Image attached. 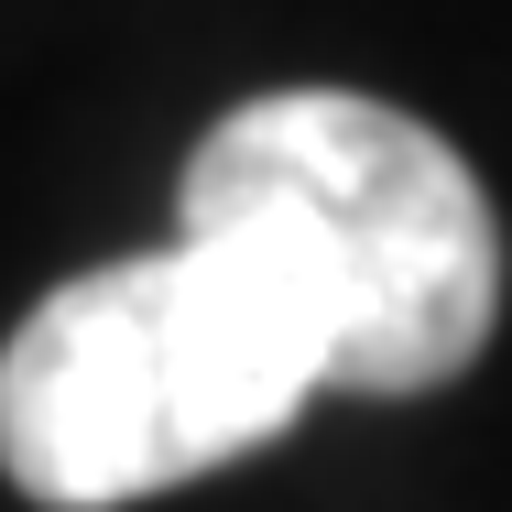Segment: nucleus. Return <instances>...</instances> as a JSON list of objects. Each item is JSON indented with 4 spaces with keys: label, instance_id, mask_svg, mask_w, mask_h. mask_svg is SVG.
<instances>
[{
    "label": "nucleus",
    "instance_id": "nucleus-2",
    "mask_svg": "<svg viewBox=\"0 0 512 512\" xmlns=\"http://www.w3.org/2000/svg\"><path fill=\"white\" fill-rule=\"evenodd\" d=\"M327 382L316 327L251 262L175 240L55 284L0 349V469L55 512L175 491L284 436Z\"/></svg>",
    "mask_w": 512,
    "mask_h": 512
},
{
    "label": "nucleus",
    "instance_id": "nucleus-1",
    "mask_svg": "<svg viewBox=\"0 0 512 512\" xmlns=\"http://www.w3.org/2000/svg\"><path fill=\"white\" fill-rule=\"evenodd\" d=\"M186 240L251 262L306 316L338 393H436L502 316L480 175L360 88L240 99L186 153Z\"/></svg>",
    "mask_w": 512,
    "mask_h": 512
}]
</instances>
